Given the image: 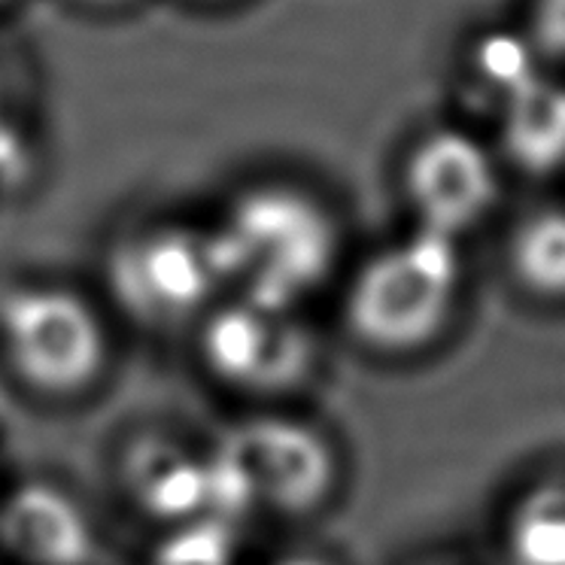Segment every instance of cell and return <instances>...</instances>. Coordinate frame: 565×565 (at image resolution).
Listing matches in <instances>:
<instances>
[{"label": "cell", "instance_id": "1", "mask_svg": "<svg viewBox=\"0 0 565 565\" xmlns=\"http://www.w3.org/2000/svg\"><path fill=\"white\" fill-rule=\"evenodd\" d=\"M204 225L225 296L268 308L298 310L326 286L341 256L332 210L282 180L241 185Z\"/></svg>", "mask_w": 565, "mask_h": 565}, {"label": "cell", "instance_id": "2", "mask_svg": "<svg viewBox=\"0 0 565 565\" xmlns=\"http://www.w3.org/2000/svg\"><path fill=\"white\" fill-rule=\"evenodd\" d=\"M207 456L216 514L225 523L253 511L313 514L338 487L332 441L320 429L282 414H253L225 426Z\"/></svg>", "mask_w": 565, "mask_h": 565}, {"label": "cell", "instance_id": "3", "mask_svg": "<svg viewBox=\"0 0 565 565\" xmlns=\"http://www.w3.org/2000/svg\"><path fill=\"white\" fill-rule=\"evenodd\" d=\"M110 350L104 313L74 286L31 280L0 296V356L28 393L50 402L92 393Z\"/></svg>", "mask_w": 565, "mask_h": 565}, {"label": "cell", "instance_id": "4", "mask_svg": "<svg viewBox=\"0 0 565 565\" xmlns=\"http://www.w3.org/2000/svg\"><path fill=\"white\" fill-rule=\"evenodd\" d=\"M459 289V241L417 228L356 270L344 301L347 326L371 350L411 353L444 332Z\"/></svg>", "mask_w": 565, "mask_h": 565}, {"label": "cell", "instance_id": "5", "mask_svg": "<svg viewBox=\"0 0 565 565\" xmlns=\"http://www.w3.org/2000/svg\"><path fill=\"white\" fill-rule=\"evenodd\" d=\"M113 305L137 326L171 332L201 322L225 298L207 225L183 220L140 222L104 256Z\"/></svg>", "mask_w": 565, "mask_h": 565}, {"label": "cell", "instance_id": "6", "mask_svg": "<svg viewBox=\"0 0 565 565\" xmlns=\"http://www.w3.org/2000/svg\"><path fill=\"white\" fill-rule=\"evenodd\" d=\"M201 369L228 393L277 398L317 369V341L296 310L225 296L198 322Z\"/></svg>", "mask_w": 565, "mask_h": 565}, {"label": "cell", "instance_id": "7", "mask_svg": "<svg viewBox=\"0 0 565 565\" xmlns=\"http://www.w3.org/2000/svg\"><path fill=\"white\" fill-rule=\"evenodd\" d=\"M405 189L419 228L459 241L499 198V168L478 137L462 128H435L419 137L405 164Z\"/></svg>", "mask_w": 565, "mask_h": 565}, {"label": "cell", "instance_id": "8", "mask_svg": "<svg viewBox=\"0 0 565 565\" xmlns=\"http://www.w3.org/2000/svg\"><path fill=\"white\" fill-rule=\"evenodd\" d=\"M119 478L137 511L161 523L164 532L198 520H220L207 450L195 454L156 431L137 435L119 459Z\"/></svg>", "mask_w": 565, "mask_h": 565}, {"label": "cell", "instance_id": "9", "mask_svg": "<svg viewBox=\"0 0 565 565\" xmlns=\"http://www.w3.org/2000/svg\"><path fill=\"white\" fill-rule=\"evenodd\" d=\"M0 553L15 565H92L98 529L52 480H22L0 495Z\"/></svg>", "mask_w": 565, "mask_h": 565}, {"label": "cell", "instance_id": "10", "mask_svg": "<svg viewBox=\"0 0 565 565\" xmlns=\"http://www.w3.org/2000/svg\"><path fill=\"white\" fill-rule=\"evenodd\" d=\"M508 161L526 173L565 164V79L541 71L495 107Z\"/></svg>", "mask_w": 565, "mask_h": 565}, {"label": "cell", "instance_id": "11", "mask_svg": "<svg viewBox=\"0 0 565 565\" xmlns=\"http://www.w3.org/2000/svg\"><path fill=\"white\" fill-rule=\"evenodd\" d=\"M516 280L541 298H565V210L529 216L511 244Z\"/></svg>", "mask_w": 565, "mask_h": 565}, {"label": "cell", "instance_id": "12", "mask_svg": "<svg viewBox=\"0 0 565 565\" xmlns=\"http://www.w3.org/2000/svg\"><path fill=\"white\" fill-rule=\"evenodd\" d=\"M511 551L520 565H565V487H547L520 502Z\"/></svg>", "mask_w": 565, "mask_h": 565}, {"label": "cell", "instance_id": "13", "mask_svg": "<svg viewBox=\"0 0 565 565\" xmlns=\"http://www.w3.org/2000/svg\"><path fill=\"white\" fill-rule=\"evenodd\" d=\"M143 565H237L234 523L198 520L168 529Z\"/></svg>", "mask_w": 565, "mask_h": 565}, {"label": "cell", "instance_id": "14", "mask_svg": "<svg viewBox=\"0 0 565 565\" xmlns=\"http://www.w3.org/2000/svg\"><path fill=\"white\" fill-rule=\"evenodd\" d=\"M520 38L547 71L565 67V0H523Z\"/></svg>", "mask_w": 565, "mask_h": 565}, {"label": "cell", "instance_id": "15", "mask_svg": "<svg viewBox=\"0 0 565 565\" xmlns=\"http://www.w3.org/2000/svg\"><path fill=\"white\" fill-rule=\"evenodd\" d=\"M79 7H88V10H100V13H110V10H125L131 7L135 0H74Z\"/></svg>", "mask_w": 565, "mask_h": 565}, {"label": "cell", "instance_id": "16", "mask_svg": "<svg viewBox=\"0 0 565 565\" xmlns=\"http://www.w3.org/2000/svg\"><path fill=\"white\" fill-rule=\"evenodd\" d=\"M274 565H332L322 556H313V553H292V556H282Z\"/></svg>", "mask_w": 565, "mask_h": 565}, {"label": "cell", "instance_id": "17", "mask_svg": "<svg viewBox=\"0 0 565 565\" xmlns=\"http://www.w3.org/2000/svg\"><path fill=\"white\" fill-rule=\"evenodd\" d=\"M0 125H3V83H0Z\"/></svg>", "mask_w": 565, "mask_h": 565}, {"label": "cell", "instance_id": "18", "mask_svg": "<svg viewBox=\"0 0 565 565\" xmlns=\"http://www.w3.org/2000/svg\"><path fill=\"white\" fill-rule=\"evenodd\" d=\"M195 3H228V0H195Z\"/></svg>", "mask_w": 565, "mask_h": 565}, {"label": "cell", "instance_id": "19", "mask_svg": "<svg viewBox=\"0 0 565 565\" xmlns=\"http://www.w3.org/2000/svg\"><path fill=\"white\" fill-rule=\"evenodd\" d=\"M10 3H15V0H0V10H7Z\"/></svg>", "mask_w": 565, "mask_h": 565}]
</instances>
